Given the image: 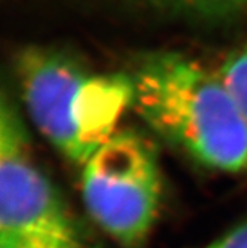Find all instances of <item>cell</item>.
Masks as SVG:
<instances>
[{"label": "cell", "mask_w": 247, "mask_h": 248, "mask_svg": "<svg viewBox=\"0 0 247 248\" xmlns=\"http://www.w3.org/2000/svg\"><path fill=\"white\" fill-rule=\"evenodd\" d=\"M130 78L134 110L164 140L210 170L247 171V121L217 72L161 52Z\"/></svg>", "instance_id": "cell-1"}, {"label": "cell", "mask_w": 247, "mask_h": 248, "mask_svg": "<svg viewBox=\"0 0 247 248\" xmlns=\"http://www.w3.org/2000/svg\"><path fill=\"white\" fill-rule=\"evenodd\" d=\"M15 72L36 128L78 165L114 137L121 116L132 106L130 76L94 72L55 48H26Z\"/></svg>", "instance_id": "cell-2"}, {"label": "cell", "mask_w": 247, "mask_h": 248, "mask_svg": "<svg viewBox=\"0 0 247 248\" xmlns=\"http://www.w3.org/2000/svg\"><path fill=\"white\" fill-rule=\"evenodd\" d=\"M0 248H89L36 164L29 132L6 91L0 106Z\"/></svg>", "instance_id": "cell-3"}, {"label": "cell", "mask_w": 247, "mask_h": 248, "mask_svg": "<svg viewBox=\"0 0 247 248\" xmlns=\"http://www.w3.org/2000/svg\"><path fill=\"white\" fill-rule=\"evenodd\" d=\"M82 167V196L91 218L122 248H142L163 199L152 144L136 131L118 129Z\"/></svg>", "instance_id": "cell-4"}, {"label": "cell", "mask_w": 247, "mask_h": 248, "mask_svg": "<svg viewBox=\"0 0 247 248\" xmlns=\"http://www.w3.org/2000/svg\"><path fill=\"white\" fill-rule=\"evenodd\" d=\"M216 72L237 100L247 121V43L231 51Z\"/></svg>", "instance_id": "cell-5"}, {"label": "cell", "mask_w": 247, "mask_h": 248, "mask_svg": "<svg viewBox=\"0 0 247 248\" xmlns=\"http://www.w3.org/2000/svg\"><path fill=\"white\" fill-rule=\"evenodd\" d=\"M136 2L199 14H230L247 11V0H136Z\"/></svg>", "instance_id": "cell-6"}, {"label": "cell", "mask_w": 247, "mask_h": 248, "mask_svg": "<svg viewBox=\"0 0 247 248\" xmlns=\"http://www.w3.org/2000/svg\"><path fill=\"white\" fill-rule=\"evenodd\" d=\"M207 248H247V221L219 236Z\"/></svg>", "instance_id": "cell-7"}]
</instances>
